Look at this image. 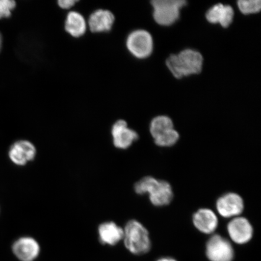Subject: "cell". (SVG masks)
<instances>
[{
    "label": "cell",
    "instance_id": "24",
    "mask_svg": "<svg viewBox=\"0 0 261 261\" xmlns=\"http://www.w3.org/2000/svg\"><path fill=\"white\" fill-rule=\"evenodd\" d=\"M3 45V38L2 33L0 32V52L2 51Z\"/></svg>",
    "mask_w": 261,
    "mask_h": 261
},
{
    "label": "cell",
    "instance_id": "10",
    "mask_svg": "<svg viewBox=\"0 0 261 261\" xmlns=\"http://www.w3.org/2000/svg\"><path fill=\"white\" fill-rule=\"evenodd\" d=\"M113 143L116 148L126 149L139 139V135L136 130L129 128L125 120H117L112 126Z\"/></svg>",
    "mask_w": 261,
    "mask_h": 261
},
{
    "label": "cell",
    "instance_id": "11",
    "mask_svg": "<svg viewBox=\"0 0 261 261\" xmlns=\"http://www.w3.org/2000/svg\"><path fill=\"white\" fill-rule=\"evenodd\" d=\"M13 253L20 261H34L40 253V246L34 238L23 237L16 240L12 246Z\"/></svg>",
    "mask_w": 261,
    "mask_h": 261
},
{
    "label": "cell",
    "instance_id": "3",
    "mask_svg": "<svg viewBox=\"0 0 261 261\" xmlns=\"http://www.w3.org/2000/svg\"><path fill=\"white\" fill-rule=\"evenodd\" d=\"M123 243L126 249L135 255H143L151 249V241L146 228L140 222L132 220L123 228Z\"/></svg>",
    "mask_w": 261,
    "mask_h": 261
},
{
    "label": "cell",
    "instance_id": "9",
    "mask_svg": "<svg viewBox=\"0 0 261 261\" xmlns=\"http://www.w3.org/2000/svg\"><path fill=\"white\" fill-rule=\"evenodd\" d=\"M216 207L221 217L226 218L239 217L244 208L243 199L238 194L229 192L218 199Z\"/></svg>",
    "mask_w": 261,
    "mask_h": 261
},
{
    "label": "cell",
    "instance_id": "1",
    "mask_svg": "<svg viewBox=\"0 0 261 261\" xmlns=\"http://www.w3.org/2000/svg\"><path fill=\"white\" fill-rule=\"evenodd\" d=\"M166 64L177 79L200 73L203 68V57L200 52L185 49L177 55H171Z\"/></svg>",
    "mask_w": 261,
    "mask_h": 261
},
{
    "label": "cell",
    "instance_id": "4",
    "mask_svg": "<svg viewBox=\"0 0 261 261\" xmlns=\"http://www.w3.org/2000/svg\"><path fill=\"white\" fill-rule=\"evenodd\" d=\"M187 4L184 0H154L151 2L153 17L159 25H171L178 20L180 9Z\"/></svg>",
    "mask_w": 261,
    "mask_h": 261
},
{
    "label": "cell",
    "instance_id": "19",
    "mask_svg": "<svg viewBox=\"0 0 261 261\" xmlns=\"http://www.w3.org/2000/svg\"><path fill=\"white\" fill-rule=\"evenodd\" d=\"M224 5L218 3L212 7L205 14L208 22L211 24H219L221 18L222 14H223Z\"/></svg>",
    "mask_w": 261,
    "mask_h": 261
},
{
    "label": "cell",
    "instance_id": "23",
    "mask_svg": "<svg viewBox=\"0 0 261 261\" xmlns=\"http://www.w3.org/2000/svg\"><path fill=\"white\" fill-rule=\"evenodd\" d=\"M156 261H178L177 259L173 258L171 257H162L158 259Z\"/></svg>",
    "mask_w": 261,
    "mask_h": 261
},
{
    "label": "cell",
    "instance_id": "14",
    "mask_svg": "<svg viewBox=\"0 0 261 261\" xmlns=\"http://www.w3.org/2000/svg\"><path fill=\"white\" fill-rule=\"evenodd\" d=\"M123 228L113 221L104 222L98 227L100 242L108 246H116L123 240Z\"/></svg>",
    "mask_w": 261,
    "mask_h": 261
},
{
    "label": "cell",
    "instance_id": "18",
    "mask_svg": "<svg viewBox=\"0 0 261 261\" xmlns=\"http://www.w3.org/2000/svg\"><path fill=\"white\" fill-rule=\"evenodd\" d=\"M237 3L240 12L244 15L256 14L261 9L260 0H240Z\"/></svg>",
    "mask_w": 261,
    "mask_h": 261
},
{
    "label": "cell",
    "instance_id": "21",
    "mask_svg": "<svg viewBox=\"0 0 261 261\" xmlns=\"http://www.w3.org/2000/svg\"><path fill=\"white\" fill-rule=\"evenodd\" d=\"M234 11L232 7L229 5H224L223 14L219 24L224 28H227L229 26L233 20Z\"/></svg>",
    "mask_w": 261,
    "mask_h": 261
},
{
    "label": "cell",
    "instance_id": "16",
    "mask_svg": "<svg viewBox=\"0 0 261 261\" xmlns=\"http://www.w3.org/2000/svg\"><path fill=\"white\" fill-rule=\"evenodd\" d=\"M172 129H174V123L170 117L166 116L156 117L150 124V133L154 139Z\"/></svg>",
    "mask_w": 261,
    "mask_h": 261
},
{
    "label": "cell",
    "instance_id": "7",
    "mask_svg": "<svg viewBox=\"0 0 261 261\" xmlns=\"http://www.w3.org/2000/svg\"><path fill=\"white\" fill-rule=\"evenodd\" d=\"M8 155L15 165L25 166L35 159L37 148L29 140H19L10 147Z\"/></svg>",
    "mask_w": 261,
    "mask_h": 261
},
{
    "label": "cell",
    "instance_id": "17",
    "mask_svg": "<svg viewBox=\"0 0 261 261\" xmlns=\"http://www.w3.org/2000/svg\"><path fill=\"white\" fill-rule=\"evenodd\" d=\"M179 138L178 133L174 128L154 139V142L159 146L170 147L174 146Z\"/></svg>",
    "mask_w": 261,
    "mask_h": 261
},
{
    "label": "cell",
    "instance_id": "6",
    "mask_svg": "<svg viewBox=\"0 0 261 261\" xmlns=\"http://www.w3.org/2000/svg\"><path fill=\"white\" fill-rule=\"evenodd\" d=\"M205 256L210 261H233L234 251L229 241L215 234L205 245Z\"/></svg>",
    "mask_w": 261,
    "mask_h": 261
},
{
    "label": "cell",
    "instance_id": "20",
    "mask_svg": "<svg viewBox=\"0 0 261 261\" xmlns=\"http://www.w3.org/2000/svg\"><path fill=\"white\" fill-rule=\"evenodd\" d=\"M16 7L14 0H0V19L11 17Z\"/></svg>",
    "mask_w": 261,
    "mask_h": 261
},
{
    "label": "cell",
    "instance_id": "15",
    "mask_svg": "<svg viewBox=\"0 0 261 261\" xmlns=\"http://www.w3.org/2000/svg\"><path fill=\"white\" fill-rule=\"evenodd\" d=\"M64 29L71 37L81 38L86 34L88 30L87 20L80 12L70 11L65 17Z\"/></svg>",
    "mask_w": 261,
    "mask_h": 261
},
{
    "label": "cell",
    "instance_id": "13",
    "mask_svg": "<svg viewBox=\"0 0 261 261\" xmlns=\"http://www.w3.org/2000/svg\"><path fill=\"white\" fill-rule=\"evenodd\" d=\"M192 221L196 228L200 232L210 234L215 232L218 226V218L210 208H202L193 215Z\"/></svg>",
    "mask_w": 261,
    "mask_h": 261
},
{
    "label": "cell",
    "instance_id": "8",
    "mask_svg": "<svg viewBox=\"0 0 261 261\" xmlns=\"http://www.w3.org/2000/svg\"><path fill=\"white\" fill-rule=\"evenodd\" d=\"M228 236L233 243L246 244L252 239L253 228L247 218L237 217L232 218L227 225Z\"/></svg>",
    "mask_w": 261,
    "mask_h": 261
},
{
    "label": "cell",
    "instance_id": "22",
    "mask_svg": "<svg viewBox=\"0 0 261 261\" xmlns=\"http://www.w3.org/2000/svg\"><path fill=\"white\" fill-rule=\"evenodd\" d=\"M78 3L77 0H59L57 4L61 9L70 10L72 9L76 3Z\"/></svg>",
    "mask_w": 261,
    "mask_h": 261
},
{
    "label": "cell",
    "instance_id": "12",
    "mask_svg": "<svg viewBox=\"0 0 261 261\" xmlns=\"http://www.w3.org/2000/svg\"><path fill=\"white\" fill-rule=\"evenodd\" d=\"M115 16L107 9H97L91 13L87 20L88 29L94 34L109 32L112 31Z\"/></svg>",
    "mask_w": 261,
    "mask_h": 261
},
{
    "label": "cell",
    "instance_id": "2",
    "mask_svg": "<svg viewBox=\"0 0 261 261\" xmlns=\"http://www.w3.org/2000/svg\"><path fill=\"white\" fill-rule=\"evenodd\" d=\"M135 191L139 195L148 194L150 201L155 206L168 205L174 198V193L169 182L151 176H147L136 182Z\"/></svg>",
    "mask_w": 261,
    "mask_h": 261
},
{
    "label": "cell",
    "instance_id": "5",
    "mask_svg": "<svg viewBox=\"0 0 261 261\" xmlns=\"http://www.w3.org/2000/svg\"><path fill=\"white\" fill-rule=\"evenodd\" d=\"M126 46L133 57L145 59L151 55L154 42L151 35L148 31L138 29L130 32L127 37Z\"/></svg>",
    "mask_w": 261,
    "mask_h": 261
}]
</instances>
